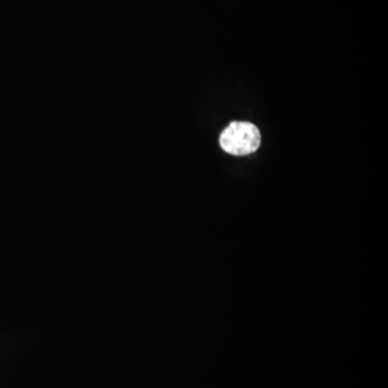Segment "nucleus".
Listing matches in <instances>:
<instances>
[{
	"mask_svg": "<svg viewBox=\"0 0 388 388\" xmlns=\"http://www.w3.org/2000/svg\"><path fill=\"white\" fill-rule=\"evenodd\" d=\"M260 142L258 128L248 122H232L219 138L221 148L232 156L253 154L259 148Z\"/></svg>",
	"mask_w": 388,
	"mask_h": 388,
	"instance_id": "1",
	"label": "nucleus"
}]
</instances>
